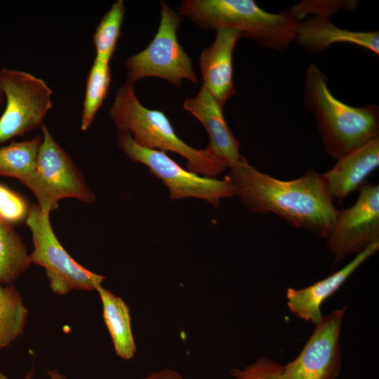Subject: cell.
Returning a JSON list of instances; mask_svg holds the SVG:
<instances>
[{"mask_svg":"<svg viewBox=\"0 0 379 379\" xmlns=\"http://www.w3.org/2000/svg\"><path fill=\"white\" fill-rule=\"evenodd\" d=\"M145 379H185L178 372L170 370L164 369L155 373H153L146 377Z\"/></svg>","mask_w":379,"mask_h":379,"instance_id":"26","label":"cell"},{"mask_svg":"<svg viewBox=\"0 0 379 379\" xmlns=\"http://www.w3.org/2000/svg\"><path fill=\"white\" fill-rule=\"evenodd\" d=\"M183 109L204 126L209 136L207 146L230 169L237 166L243 158L240 144L226 122L222 106L213 96L202 86L195 97L185 100Z\"/></svg>","mask_w":379,"mask_h":379,"instance_id":"14","label":"cell"},{"mask_svg":"<svg viewBox=\"0 0 379 379\" xmlns=\"http://www.w3.org/2000/svg\"><path fill=\"white\" fill-rule=\"evenodd\" d=\"M379 248V241L368 246L356 255L348 264L335 273L307 287L286 291L287 306L300 319L317 324L323 314V302L331 296L345 281Z\"/></svg>","mask_w":379,"mask_h":379,"instance_id":"13","label":"cell"},{"mask_svg":"<svg viewBox=\"0 0 379 379\" xmlns=\"http://www.w3.org/2000/svg\"><path fill=\"white\" fill-rule=\"evenodd\" d=\"M294 41L307 51L314 53L325 51L336 44H350L379 54L378 31L343 29L326 16H313L300 21Z\"/></svg>","mask_w":379,"mask_h":379,"instance_id":"16","label":"cell"},{"mask_svg":"<svg viewBox=\"0 0 379 379\" xmlns=\"http://www.w3.org/2000/svg\"><path fill=\"white\" fill-rule=\"evenodd\" d=\"M215 32L213 43L201 53L199 66L202 86L223 107L235 92L232 55L237 41L242 37L239 31L233 29H219Z\"/></svg>","mask_w":379,"mask_h":379,"instance_id":"12","label":"cell"},{"mask_svg":"<svg viewBox=\"0 0 379 379\" xmlns=\"http://www.w3.org/2000/svg\"><path fill=\"white\" fill-rule=\"evenodd\" d=\"M28 310L13 284H0V350L9 346L24 331Z\"/></svg>","mask_w":379,"mask_h":379,"instance_id":"20","label":"cell"},{"mask_svg":"<svg viewBox=\"0 0 379 379\" xmlns=\"http://www.w3.org/2000/svg\"><path fill=\"white\" fill-rule=\"evenodd\" d=\"M283 366L266 357L260 358L243 369L234 368V379H281Z\"/></svg>","mask_w":379,"mask_h":379,"instance_id":"25","label":"cell"},{"mask_svg":"<svg viewBox=\"0 0 379 379\" xmlns=\"http://www.w3.org/2000/svg\"><path fill=\"white\" fill-rule=\"evenodd\" d=\"M4 95L2 91L0 90V108L4 102Z\"/></svg>","mask_w":379,"mask_h":379,"instance_id":"28","label":"cell"},{"mask_svg":"<svg viewBox=\"0 0 379 379\" xmlns=\"http://www.w3.org/2000/svg\"><path fill=\"white\" fill-rule=\"evenodd\" d=\"M178 13L205 30L236 29L241 37L277 51L294 41L300 22L289 12H268L253 0H184Z\"/></svg>","mask_w":379,"mask_h":379,"instance_id":"4","label":"cell"},{"mask_svg":"<svg viewBox=\"0 0 379 379\" xmlns=\"http://www.w3.org/2000/svg\"><path fill=\"white\" fill-rule=\"evenodd\" d=\"M357 5V1L307 0L293 6L289 13L298 20L302 21V19L308 14L330 17L340 9L353 11Z\"/></svg>","mask_w":379,"mask_h":379,"instance_id":"24","label":"cell"},{"mask_svg":"<svg viewBox=\"0 0 379 379\" xmlns=\"http://www.w3.org/2000/svg\"><path fill=\"white\" fill-rule=\"evenodd\" d=\"M95 291L102 302L103 319L117 355L124 360L132 359L136 352V346L128 305L102 284Z\"/></svg>","mask_w":379,"mask_h":379,"instance_id":"17","label":"cell"},{"mask_svg":"<svg viewBox=\"0 0 379 379\" xmlns=\"http://www.w3.org/2000/svg\"><path fill=\"white\" fill-rule=\"evenodd\" d=\"M327 247L338 262L357 255L379 241V185L364 182L356 202L338 210L326 238Z\"/></svg>","mask_w":379,"mask_h":379,"instance_id":"10","label":"cell"},{"mask_svg":"<svg viewBox=\"0 0 379 379\" xmlns=\"http://www.w3.org/2000/svg\"><path fill=\"white\" fill-rule=\"evenodd\" d=\"M160 6V23L154 37L144 50L126 60L128 80L134 84L142 78L159 77L178 88L184 79L197 84L192 60L177 36L182 18L164 1Z\"/></svg>","mask_w":379,"mask_h":379,"instance_id":"6","label":"cell"},{"mask_svg":"<svg viewBox=\"0 0 379 379\" xmlns=\"http://www.w3.org/2000/svg\"><path fill=\"white\" fill-rule=\"evenodd\" d=\"M117 145L132 161L146 166L162 181L171 200L196 198L218 207L222 199L234 196L227 175L220 180L185 169L166 152L140 146L127 132H119Z\"/></svg>","mask_w":379,"mask_h":379,"instance_id":"8","label":"cell"},{"mask_svg":"<svg viewBox=\"0 0 379 379\" xmlns=\"http://www.w3.org/2000/svg\"><path fill=\"white\" fill-rule=\"evenodd\" d=\"M40 128L42 139L35 170L22 185L32 192L38 206L48 213L65 198L93 202L95 194L71 157L58 143L44 124Z\"/></svg>","mask_w":379,"mask_h":379,"instance_id":"5","label":"cell"},{"mask_svg":"<svg viewBox=\"0 0 379 379\" xmlns=\"http://www.w3.org/2000/svg\"><path fill=\"white\" fill-rule=\"evenodd\" d=\"M0 90L6 100L0 116V144L44 124L53 107V92L44 80L25 71L1 67Z\"/></svg>","mask_w":379,"mask_h":379,"instance_id":"9","label":"cell"},{"mask_svg":"<svg viewBox=\"0 0 379 379\" xmlns=\"http://www.w3.org/2000/svg\"><path fill=\"white\" fill-rule=\"evenodd\" d=\"M31 264L22 238L13 225L0 218V284H13Z\"/></svg>","mask_w":379,"mask_h":379,"instance_id":"18","label":"cell"},{"mask_svg":"<svg viewBox=\"0 0 379 379\" xmlns=\"http://www.w3.org/2000/svg\"><path fill=\"white\" fill-rule=\"evenodd\" d=\"M29 209L21 194L0 183V218L13 225L25 221Z\"/></svg>","mask_w":379,"mask_h":379,"instance_id":"23","label":"cell"},{"mask_svg":"<svg viewBox=\"0 0 379 379\" xmlns=\"http://www.w3.org/2000/svg\"><path fill=\"white\" fill-rule=\"evenodd\" d=\"M49 215L38 204L30 206L25 222L34 244L29 254L31 263L44 268L54 293L65 295L72 290H95L105 277L88 270L72 258L55 236Z\"/></svg>","mask_w":379,"mask_h":379,"instance_id":"7","label":"cell"},{"mask_svg":"<svg viewBox=\"0 0 379 379\" xmlns=\"http://www.w3.org/2000/svg\"><path fill=\"white\" fill-rule=\"evenodd\" d=\"M109 117L119 132L130 133L140 146L175 152L185 158L190 171L215 178L227 168L208 146L196 149L182 141L162 111L143 106L136 96L134 84L128 80L117 91Z\"/></svg>","mask_w":379,"mask_h":379,"instance_id":"3","label":"cell"},{"mask_svg":"<svg viewBox=\"0 0 379 379\" xmlns=\"http://www.w3.org/2000/svg\"><path fill=\"white\" fill-rule=\"evenodd\" d=\"M379 166V138L373 139L337 159L328 171L321 173L334 199H343L365 182Z\"/></svg>","mask_w":379,"mask_h":379,"instance_id":"15","label":"cell"},{"mask_svg":"<svg viewBox=\"0 0 379 379\" xmlns=\"http://www.w3.org/2000/svg\"><path fill=\"white\" fill-rule=\"evenodd\" d=\"M302 100L314 115L325 151L336 160L379 138V109L346 104L329 90L325 74L314 63L305 72Z\"/></svg>","mask_w":379,"mask_h":379,"instance_id":"2","label":"cell"},{"mask_svg":"<svg viewBox=\"0 0 379 379\" xmlns=\"http://www.w3.org/2000/svg\"><path fill=\"white\" fill-rule=\"evenodd\" d=\"M125 10L124 1L117 0L102 18L93 35L95 58L110 62L121 36Z\"/></svg>","mask_w":379,"mask_h":379,"instance_id":"22","label":"cell"},{"mask_svg":"<svg viewBox=\"0 0 379 379\" xmlns=\"http://www.w3.org/2000/svg\"><path fill=\"white\" fill-rule=\"evenodd\" d=\"M48 374L51 378V379H67L65 376L61 374L57 370H50L48 371ZM0 379H9L0 371ZM25 379H32L30 375H27Z\"/></svg>","mask_w":379,"mask_h":379,"instance_id":"27","label":"cell"},{"mask_svg":"<svg viewBox=\"0 0 379 379\" xmlns=\"http://www.w3.org/2000/svg\"><path fill=\"white\" fill-rule=\"evenodd\" d=\"M41 139V135H36L0 147V176L25 182L35 170Z\"/></svg>","mask_w":379,"mask_h":379,"instance_id":"19","label":"cell"},{"mask_svg":"<svg viewBox=\"0 0 379 379\" xmlns=\"http://www.w3.org/2000/svg\"><path fill=\"white\" fill-rule=\"evenodd\" d=\"M112 80L109 62L95 58L88 74L80 128L86 131L102 105Z\"/></svg>","mask_w":379,"mask_h":379,"instance_id":"21","label":"cell"},{"mask_svg":"<svg viewBox=\"0 0 379 379\" xmlns=\"http://www.w3.org/2000/svg\"><path fill=\"white\" fill-rule=\"evenodd\" d=\"M346 307L323 315L299 355L283 366L281 379H337L339 337Z\"/></svg>","mask_w":379,"mask_h":379,"instance_id":"11","label":"cell"},{"mask_svg":"<svg viewBox=\"0 0 379 379\" xmlns=\"http://www.w3.org/2000/svg\"><path fill=\"white\" fill-rule=\"evenodd\" d=\"M234 195L257 214L272 213L298 228L327 238L338 211L321 174L309 170L283 180L258 171L243 157L227 175Z\"/></svg>","mask_w":379,"mask_h":379,"instance_id":"1","label":"cell"}]
</instances>
